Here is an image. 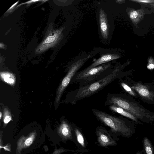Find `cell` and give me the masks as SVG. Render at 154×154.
I'll return each mask as SVG.
<instances>
[{"mask_svg": "<svg viewBox=\"0 0 154 154\" xmlns=\"http://www.w3.org/2000/svg\"><path fill=\"white\" fill-rule=\"evenodd\" d=\"M122 67L115 65L112 72L106 76L86 85L79 87L70 93L69 102L75 105L80 100L88 97L100 91L122 76Z\"/></svg>", "mask_w": 154, "mask_h": 154, "instance_id": "1", "label": "cell"}, {"mask_svg": "<svg viewBox=\"0 0 154 154\" xmlns=\"http://www.w3.org/2000/svg\"><path fill=\"white\" fill-rule=\"evenodd\" d=\"M104 105H114L120 107L132 114L137 119L142 120L147 118L154 121V115H150L135 103L130 101L118 94H108Z\"/></svg>", "mask_w": 154, "mask_h": 154, "instance_id": "2", "label": "cell"}, {"mask_svg": "<svg viewBox=\"0 0 154 154\" xmlns=\"http://www.w3.org/2000/svg\"><path fill=\"white\" fill-rule=\"evenodd\" d=\"M114 66H113L112 63H107L92 68L83 73L78 72L71 82L79 84V87L93 83L109 75L112 71Z\"/></svg>", "mask_w": 154, "mask_h": 154, "instance_id": "3", "label": "cell"}, {"mask_svg": "<svg viewBox=\"0 0 154 154\" xmlns=\"http://www.w3.org/2000/svg\"><path fill=\"white\" fill-rule=\"evenodd\" d=\"M92 110L97 119L109 127L112 132L127 137L133 134L132 129L123 120L98 109H92Z\"/></svg>", "mask_w": 154, "mask_h": 154, "instance_id": "4", "label": "cell"}, {"mask_svg": "<svg viewBox=\"0 0 154 154\" xmlns=\"http://www.w3.org/2000/svg\"><path fill=\"white\" fill-rule=\"evenodd\" d=\"M48 29L46 36L43 42L38 46L35 51L38 54L41 53L49 48L53 46L60 41L62 36V31L64 29L62 27L59 29L54 30L51 26Z\"/></svg>", "mask_w": 154, "mask_h": 154, "instance_id": "5", "label": "cell"}, {"mask_svg": "<svg viewBox=\"0 0 154 154\" xmlns=\"http://www.w3.org/2000/svg\"><path fill=\"white\" fill-rule=\"evenodd\" d=\"M90 58L89 55L75 61L69 67L68 72L63 79L60 88V92L64 89L71 82L73 78L83 65Z\"/></svg>", "mask_w": 154, "mask_h": 154, "instance_id": "6", "label": "cell"}, {"mask_svg": "<svg viewBox=\"0 0 154 154\" xmlns=\"http://www.w3.org/2000/svg\"><path fill=\"white\" fill-rule=\"evenodd\" d=\"M96 133L97 137V140L101 146L106 147L117 145L116 142L103 127H98L96 129Z\"/></svg>", "mask_w": 154, "mask_h": 154, "instance_id": "7", "label": "cell"}, {"mask_svg": "<svg viewBox=\"0 0 154 154\" xmlns=\"http://www.w3.org/2000/svg\"><path fill=\"white\" fill-rule=\"evenodd\" d=\"M119 57V55L115 54H107L101 56L92 64L83 70L78 72L79 73H83L93 67L117 59Z\"/></svg>", "mask_w": 154, "mask_h": 154, "instance_id": "8", "label": "cell"}, {"mask_svg": "<svg viewBox=\"0 0 154 154\" xmlns=\"http://www.w3.org/2000/svg\"><path fill=\"white\" fill-rule=\"evenodd\" d=\"M131 88L143 98L149 100H153L154 99V92L145 85L137 83Z\"/></svg>", "mask_w": 154, "mask_h": 154, "instance_id": "9", "label": "cell"}, {"mask_svg": "<svg viewBox=\"0 0 154 154\" xmlns=\"http://www.w3.org/2000/svg\"><path fill=\"white\" fill-rule=\"evenodd\" d=\"M99 16L100 32L103 38L106 39L109 34L108 23L106 15L103 9L100 10Z\"/></svg>", "mask_w": 154, "mask_h": 154, "instance_id": "10", "label": "cell"}, {"mask_svg": "<svg viewBox=\"0 0 154 154\" xmlns=\"http://www.w3.org/2000/svg\"><path fill=\"white\" fill-rule=\"evenodd\" d=\"M71 126L65 121L63 122L59 128V132L60 135L64 139H72Z\"/></svg>", "mask_w": 154, "mask_h": 154, "instance_id": "11", "label": "cell"}, {"mask_svg": "<svg viewBox=\"0 0 154 154\" xmlns=\"http://www.w3.org/2000/svg\"><path fill=\"white\" fill-rule=\"evenodd\" d=\"M108 108L110 110L115 112L128 118L136 122H138L137 119L135 116L120 107L114 105H111L109 106Z\"/></svg>", "mask_w": 154, "mask_h": 154, "instance_id": "12", "label": "cell"}, {"mask_svg": "<svg viewBox=\"0 0 154 154\" xmlns=\"http://www.w3.org/2000/svg\"><path fill=\"white\" fill-rule=\"evenodd\" d=\"M143 146L145 154H154V148L150 140L146 137L143 141Z\"/></svg>", "mask_w": 154, "mask_h": 154, "instance_id": "13", "label": "cell"}, {"mask_svg": "<svg viewBox=\"0 0 154 154\" xmlns=\"http://www.w3.org/2000/svg\"><path fill=\"white\" fill-rule=\"evenodd\" d=\"M34 138L35 134H33L24 140L21 138V140L20 139L18 143L17 149L21 150L23 148L29 146L32 143Z\"/></svg>", "mask_w": 154, "mask_h": 154, "instance_id": "14", "label": "cell"}, {"mask_svg": "<svg viewBox=\"0 0 154 154\" xmlns=\"http://www.w3.org/2000/svg\"><path fill=\"white\" fill-rule=\"evenodd\" d=\"M74 130L78 142L82 147H85V141L84 137L82 133L79 129L76 127H74Z\"/></svg>", "mask_w": 154, "mask_h": 154, "instance_id": "15", "label": "cell"}, {"mask_svg": "<svg viewBox=\"0 0 154 154\" xmlns=\"http://www.w3.org/2000/svg\"><path fill=\"white\" fill-rule=\"evenodd\" d=\"M121 85L123 89L130 95L135 96L136 94L133 91L132 89L125 83L122 82L121 83Z\"/></svg>", "mask_w": 154, "mask_h": 154, "instance_id": "16", "label": "cell"}, {"mask_svg": "<svg viewBox=\"0 0 154 154\" xmlns=\"http://www.w3.org/2000/svg\"><path fill=\"white\" fill-rule=\"evenodd\" d=\"M138 15L137 12L136 11L132 12L130 14V17L131 19H134L137 17Z\"/></svg>", "mask_w": 154, "mask_h": 154, "instance_id": "17", "label": "cell"}, {"mask_svg": "<svg viewBox=\"0 0 154 154\" xmlns=\"http://www.w3.org/2000/svg\"><path fill=\"white\" fill-rule=\"evenodd\" d=\"M11 119V117L10 116H6L4 120V123H7L10 121Z\"/></svg>", "mask_w": 154, "mask_h": 154, "instance_id": "18", "label": "cell"}, {"mask_svg": "<svg viewBox=\"0 0 154 154\" xmlns=\"http://www.w3.org/2000/svg\"><path fill=\"white\" fill-rule=\"evenodd\" d=\"M147 68L149 70H152L154 69V64L152 63H150L147 66Z\"/></svg>", "mask_w": 154, "mask_h": 154, "instance_id": "19", "label": "cell"}, {"mask_svg": "<svg viewBox=\"0 0 154 154\" xmlns=\"http://www.w3.org/2000/svg\"><path fill=\"white\" fill-rule=\"evenodd\" d=\"M39 1H40V0H32V1H28V2H26L25 3H23L22 4H21L20 5H22V4H26V3L29 4V3H31L32 2H36Z\"/></svg>", "mask_w": 154, "mask_h": 154, "instance_id": "20", "label": "cell"}, {"mask_svg": "<svg viewBox=\"0 0 154 154\" xmlns=\"http://www.w3.org/2000/svg\"><path fill=\"white\" fill-rule=\"evenodd\" d=\"M18 2H17L15 3V4H14L8 10V11H10L12 9L14 8V7L18 3Z\"/></svg>", "mask_w": 154, "mask_h": 154, "instance_id": "21", "label": "cell"}, {"mask_svg": "<svg viewBox=\"0 0 154 154\" xmlns=\"http://www.w3.org/2000/svg\"><path fill=\"white\" fill-rule=\"evenodd\" d=\"M142 152L141 151H138L137 152L136 154H142Z\"/></svg>", "mask_w": 154, "mask_h": 154, "instance_id": "22", "label": "cell"}, {"mask_svg": "<svg viewBox=\"0 0 154 154\" xmlns=\"http://www.w3.org/2000/svg\"><path fill=\"white\" fill-rule=\"evenodd\" d=\"M139 1L141 2H149V1H146V0H145V1Z\"/></svg>", "mask_w": 154, "mask_h": 154, "instance_id": "23", "label": "cell"}, {"mask_svg": "<svg viewBox=\"0 0 154 154\" xmlns=\"http://www.w3.org/2000/svg\"><path fill=\"white\" fill-rule=\"evenodd\" d=\"M2 116V113L1 112H0V119H1Z\"/></svg>", "mask_w": 154, "mask_h": 154, "instance_id": "24", "label": "cell"}]
</instances>
